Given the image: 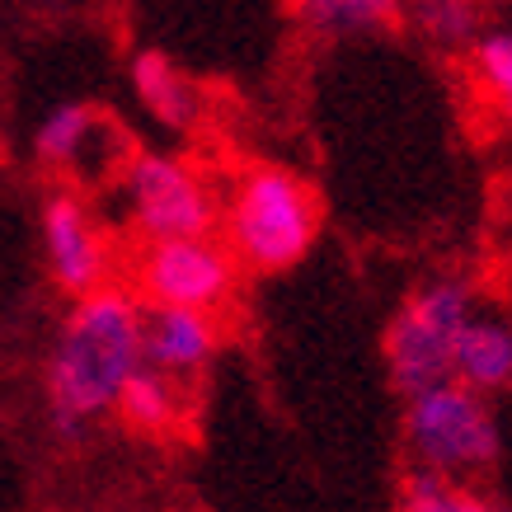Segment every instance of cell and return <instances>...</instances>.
Returning <instances> with one entry per match:
<instances>
[{"label": "cell", "instance_id": "cell-2", "mask_svg": "<svg viewBox=\"0 0 512 512\" xmlns=\"http://www.w3.org/2000/svg\"><path fill=\"white\" fill-rule=\"evenodd\" d=\"M320 198L306 174L259 160L231 179L221 193V245L249 273H287L320 240Z\"/></svg>", "mask_w": 512, "mask_h": 512}, {"label": "cell", "instance_id": "cell-3", "mask_svg": "<svg viewBox=\"0 0 512 512\" xmlns=\"http://www.w3.org/2000/svg\"><path fill=\"white\" fill-rule=\"evenodd\" d=\"M400 447L414 475L480 484L503 456V423L494 400L442 381L400 404Z\"/></svg>", "mask_w": 512, "mask_h": 512}, {"label": "cell", "instance_id": "cell-7", "mask_svg": "<svg viewBox=\"0 0 512 512\" xmlns=\"http://www.w3.org/2000/svg\"><path fill=\"white\" fill-rule=\"evenodd\" d=\"M38 249H43L47 282L76 301L99 287H109L113 273V240L99 221L94 202L80 188H52L38 207Z\"/></svg>", "mask_w": 512, "mask_h": 512}, {"label": "cell", "instance_id": "cell-17", "mask_svg": "<svg viewBox=\"0 0 512 512\" xmlns=\"http://www.w3.org/2000/svg\"><path fill=\"white\" fill-rule=\"evenodd\" d=\"M33 5H52V0H33Z\"/></svg>", "mask_w": 512, "mask_h": 512}, {"label": "cell", "instance_id": "cell-4", "mask_svg": "<svg viewBox=\"0 0 512 512\" xmlns=\"http://www.w3.org/2000/svg\"><path fill=\"white\" fill-rule=\"evenodd\" d=\"M480 306V287L466 273H433L400 296V306L390 311L386 334H381L386 376L400 400L451 381L456 339Z\"/></svg>", "mask_w": 512, "mask_h": 512}, {"label": "cell", "instance_id": "cell-12", "mask_svg": "<svg viewBox=\"0 0 512 512\" xmlns=\"http://www.w3.org/2000/svg\"><path fill=\"white\" fill-rule=\"evenodd\" d=\"M132 94H137L141 113L165 132H193L202 109H207L198 80L179 62H170L165 52H137L132 57Z\"/></svg>", "mask_w": 512, "mask_h": 512}, {"label": "cell", "instance_id": "cell-16", "mask_svg": "<svg viewBox=\"0 0 512 512\" xmlns=\"http://www.w3.org/2000/svg\"><path fill=\"white\" fill-rule=\"evenodd\" d=\"M414 24L442 47H470L484 33L480 0H414Z\"/></svg>", "mask_w": 512, "mask_h": 512}, {"label": "cell", "instance_id": "cell-13", "mask_svg": "<svg viewBox=\"0 0 512 512\" xmlns=\"http://www.w3.org/2000/svg\"><path fill=\"white\" fill-rule=\"evenodd\" d=\"M466 76L489 123L512 132V29H484L466 47Z\"/></svg>", "mask_w": 512, "mask_h": 512}, {"label": "cell", "instance_id": "cell-14", "mask_svg": "<svg viewBox=\"0 0 512 512\" xmlns=\"http://www.w3.org/2000/svg\"><path fill=\"white\" fill-rule=\"evenodd\" d=\"M296 10L320 38H367L400 19L404 0H296Z\"/></svg>", "mask_w": 512, "mask_h": 512}, {"label": "cell", "instance_id": "cell-9", "mask_svg": "<svg viewBox=\"0 0 512 512\" xmlns=\"http://www.w3.org/2000/svg\"><path fill=\"white\" fill-rule=\"evenodd\" d=\"M221 353L217 315L202 311H165V306H141V362L151 372L198 386L212 372Z\"/></svg>", "mask_w": 512, "mask_h": 512}, {"label": "cell", "instance_id": "cell-5", "mask_svg": "<svg viewBox=\"0 0 512 512\" xmlns=\"http://www.w3.org/2000/svg\"><path fill=\"white\" fill-rule=\"evenodd\" d=\"M113 184L123 202V221L141 245L193 240V235L217 231L221 193L212 188L198 160L179 156V151H127Z\"/></svg>", "mask_w": 512, "mask_h": 512}, {"label": "cell", "instance_id": "cell-1", "mask_svg": "<svg viewBox=\"0 0 512 512\" xmlns=\"http://www.w3.org/2000/svg\"><path fill=\"white\" fill-rule=\"evenodd\" d=\"M141 372V301L99 287L66 301L43 353V414L57 437H80L113 419L127 381Z\"/></svg>", "mask_w": 512, "mask_h": 512}, {"label": "cell", "instance_id": "cell-11", "mask_svg": "<svg viewBox=\"0 0 512 512\" xmlns=\"http://www.w3.org/2000/svg\"><path fill=\"white\" fill-rule=\"evenodd\" d=\"M193 409H198V386L170 381V376L151 372V367L141 362V372L127 381L113 419L123 423L127 433L146 437V442H160V437L184 433L188 419H193Z\"/></svg>", "mask_w": 512, "mask_h": 512}, {"label": "cell", "instance_id": "cell-8", "mask_svg": "<svg viewBox=\"0 0 512 512\" xmlns=\"http://www.w3.org/2000/svg\"><path fill=\"white\" fill-rule=\"evenodd\" d=\"M33 160L57 179L94 184V179H118L127 141L99 104L66 99V104H52L33 127Z\"/></svg>", "mask_w": 512, "mask_h": 512}, {"label": "cell", "instance_id": "cell-10", "mask_svg": "<svg viewBox=\"0 0 512 512\" xmlns=\"http://www.w3.org/2000/svg\"><path fill=\"white\" fill-rule=\"evenodd\" d=\"M451 381L475 390L484 400H498L512 390V315L498 306H480L466 320L456 353H451Z\"/></svg>", "mask_w": 512, "mask_h": 512}, {"label": "cell", "instance_id": "cell-15", "mask_svg": "<svg viewBox=\"0 0 512 512\" xmlns=\"http://www.w3.org/2000/svg\"><path fill=\"white\" fill-rule=\"evenodd\" d=\"M395 512H512L503 498H494L480 484H451L433 475H404Z\"/></svg>", "mask_w": 512, "mask_h": 512}, {"label": "cell", "instance_id": "cell-6", "mask_svg": "<svg viewBox=\"0 0 512 512\" xmlns=\"http://www.w3.org/2000/svg\"><path fill=\"white\" fill-rule=\"evenodd\" d=\"M235 287H240V264L217 235L141 245L132 264V296L141 306L217 315L235 301Z\"/></svg>", "mask_w": 512, "mask_h": 512}]
</instances>
